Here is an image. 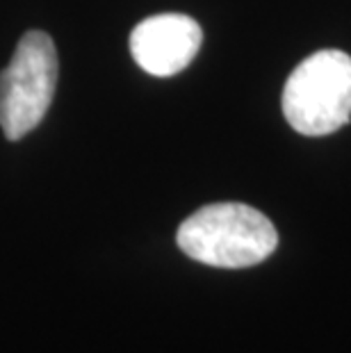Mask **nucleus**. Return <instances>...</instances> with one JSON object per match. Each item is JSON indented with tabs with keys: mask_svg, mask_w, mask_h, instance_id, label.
Here are the masks:
<instances>
[{
	"mask_svg": "<svg viewBox=\"0 0 351 353\" xmlns=\"http://www.w3.org/2000/svg\"><path fill=\"white\" fill-rule=\"evenodd\" d=\"M185 255L221 269L260 265L279 246V232L260 210L244 203H212L197 210L178 228Z\"/></svg>",
	"mask_w": 351,
	"mask_h": 353,
	"instance_id": "nucleus-1",
	"label": "nucleus"
},
{
	"mask_svg": "<svg viewBox=\"0 0 351 353\" xmlns=\"http://www.w3.org/2000/svg\"><path fill=\"white\" fill-rule=\"evenodd\" d=\"M283 114L297 132L322 137L351 119V57L319 50L305 57L283 89Z\"/></svg>",
	"mask_w": 351,
	"mask_h": 353,
	"instance_id": "nucleus-2",
	"label": "nucleus"
},
{
	"mask_svg": "<svg viewBox=\"0 0 351 353\" xmlns=\"http://www.w3.org/2000/svg\"><path fill=\"white\" fill-rule=\"evenodd\" d=\"M55 87V43L41 30H30L0 73V128L7 139L17 141L41 123Z\"/></svg>",
	"mask_w": 351,
	"mask_h": 353,
	"instance_id": "nucleus-3",
	"label": "nucleus"
},
{
	"mask_svg": "<svg viewBox=\"0 0 351 353\" xmlns=\"http://www.w3.org/2000/svg\"><path fill=\"white\" fill-rule=\"evenodd\" d=\"M203 43V30L188 14H155L130 34L132 59L151 76L169 78L185 71Z\"/></svg>",
	"mask_w": 351,
	"mask_h": 353,
	"instance_id": "nucleus-4",
	"label": "nucleus"
}]
</instances>
